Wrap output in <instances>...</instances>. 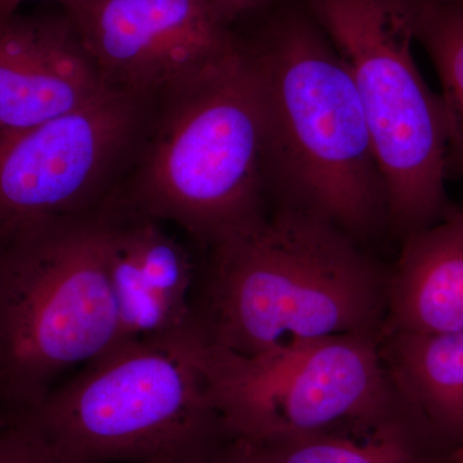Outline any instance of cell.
<instances>
[{
	"label": "cell",
	"instance_id": "16",
	"mask_svg": "<svg viewBox=\"0 0 463 463\" xmlns=\"http://www.w3.org/2000/svg\"><path fill=\"white\" fill-rule=\"evenodd\" d=\"M0 463H58L41 432L25 416L0 426Z\"/></svg>",
	"mask_w": 463,
	"mask_h": 463
},
{
	"label": "cell",
	"instance_id": "8",
	"mask_svg": "<svg viewBox=\"0 0 463 463\" xmlns=\"http://www.w3.org/2000/svg\"><path fill=\"white\" fill-rule=\"evenodd\" d=\"M148 109L106 88L81 108L0 141V230L102 206Z\"/></svg>",
	"mask_w": 463,
	"mask_h": 463
},
{
	"label": "cell",
	"instance_id": "9",
	"mask_svg": "<svg viewBox=\"0 0 463 463\" xmlns=\"http://www.w3.org/2000/svg\"><path fill=\"white\" fill-rule=\"evenodd\" d=\"M61 8L103 85L149 108L242 52L209 0H70Z\"/></svg>",
	"mask_w": 463,
	"mask_h": 463
},
{
	"label": "cell",
	"instance_id": "1",
	"mask_svg": "<svg viewBox=\"0 0 463 463\" xmlns=\"http://www.w3.org/2000/svg\"><path fill=\"white\" fill-rule=\"evenodd\" d=\"M207 250L194 327L214 352L255 361L327 337L383 334L389 268L321 216L277 205Z\"/></svg>",
	"mask_w": 463,
	"mask_h": 463
},
{
	"label": "cell",
	"instance_id": "12",
	"mask_svg": "<svg viewBox=\"0 0 463 463\" xmlns=\"http://www.w3.org/2000/svg\"><path fill=\"white\" fill-rule=\"evenodd\" d=\"M463 330V205L402 241L389 268L383 332Z\"/></svg>",
	"mask_w": 463,
	"mask_h": 463
},
{
	"label": "cell",
	"instance_id": "23",
	"mask_svg": "<svg viewBox=\"0 0 463 463\" xmlns=\"http://www.w3.org/2000/svg\"><path fill=\"white\" fill-rule=\"evenodd\" d=\"M455 2H458L461 3V5H463V0H455Z\"/></svg>",
	"mask_w": 463,
	"mask_h": 463
},
{
	"label": "cell",
	"instance_id": "11",
	"mask_svg": "<svg viewBox=\"0 0 463 463\" xmlns=\"http://www.w3.org/2000/svg\"><path fill=\"white\" fill-rule=\"evenodd\" d=\"M103 90L62 8L0 14V141L81 108Z\"/></svg>",
	"mask_w": 463,
	"mask_h": 463
},
{
	"label": "cell",
	"instance_id": "15",
	"mask_svg": "<svg viewBox=\"0 0 463 463\" xmlns=\"http://www.w3.org/2000/svg\"><path fill=\"white\" fill-rule=\"evenodd\" d=\"M412 9L416 42L428 52L440 81L447 175L463 181V5L455 0H412Z\"/></svg>",
	"mask_w": 463,
	"mask_h": 463
},
{
	"label": "cell",
	"instance_id": "17",
	"mask_svg": "<svg viewBox=\"0 0 463 463\" xmlns=\"http://www.w3.org/2000/svg\"><path fill=\"white\" fill-rule=\"evenodd\" d=\"M268 2L269 0H209L216 16L231 29L237 21L255 14Z\"/></svg>",
	"mask_w": 463,
	"mask_h": 463
},
{
	"label": "cell",
	"instance_id": "10",
	"mask_svg": "<svg viewBox=\"0 0 463 463\" xmlns=\"http://www.w3.org/2000/svg\"><path fill=\"white\" fill-rule=\"evenodd\" d=\"M108 206L105 261L118 319L115 346L196 330L200 265L190 250L164 230L163 222L114 197Z\"/></svg>",
	"mask_w": 463,
	"mask_h": 463
},
{
	"label": "cell",
	"instance_id": "22",
	"mask_svg": "<svg viewBox=\"0 0 463 463\" xmlns=\"http://www.w3.org/2000/svg\"><path fill=\"white\" fill-rule=\"evenodd\" d=\"M9 420V417L5 416V414H3L0 412V426L5 425V422H7Z\"/></svg>",
	"mask_w": 463,
	"mask_h": 463
},
{
	"label": "cell",
	"instance_id": "4",
	"mask_svg": "<svg viewBox=\"0 0 463 463\" xmlns=\"http://www.w3.org/2000/svg\"><path fill=\"white\" fill-rule=\"evenodd\" d=\"M20 416L58 463H203L230 440L196 331L112 347Z\"/></svg>",
	"mask_w": 463,
	"mask_h": 463
},
{
	"label": "cell",
	"instance_id": "7",
	"mask_svg": "<svg viewBox=\"0 0 463 463\" xmlns=\"http://www.w3.org/2000/svg\"><path fill=\"white\" fill-rule=\"evenodd\" d=\"M230 439L373 428L403 411L380 336L343 335L246 361L206 346Z\"/></svg>",
	"mask_w": 463,
	"mask_h": 463
},
{
	"label": "cell",
	"instance_id": "20",
	"mask_svg": "<svg viewBox=\"0 0 463 463\" xmlns=\"http://www.w3.org/2000/svg\"><path fill=\"white\" fill-rule=\"evenodd\" d=\"M450 459H452L453 463H463V441L452 450Z\"/></svg>",
	"mask_w": 463,
	"mask_h": 463
},
{
	"label": "cell",
	"instance_id": "3",
	"mask_svg": "<svg viewBox=\"0 0 463 463\" xmlns=\"http://www.w3.org/2000/svg\"><path fill=\"white\" fill-rule=\"evenodd\" d=\"M263 102L242 44L230 65L148 109L125 207L210 248L267 214Z\"/></svg>",
	"mask_w": 463,
	"mask_h": 463
},
{
	"label": "cell",
	"instance_id": "14",
	"mask_svg": "<svg viewBox=\"0 0 463 463\" xmlns=\"http://www.w3.org/2000/svg\"><path fill=\"white\" fill-rule=\"evenodd\" d=\"M380 354L392 388L450 450L463 441V330L383 332Z\"/></svg>",
	"mask_w": 463,
	"mask_h": 463
},
{
	"label": "cell",
	"instance_id": "19",
	"mask_svg": "<svg viewBox=\"0 0 463 463\" xmlns=\"http://www.w3.org/2000/svg\"><path fill=\"white\" fill-rule=\"evenodd\" d=\"M26 2H30V0H0V14H14V12L20 11L21 5ZM54 2L62 5V3L70 2V0H54Z\"/></svg>",
	"mask_w": 463,
	"mask_h": 463
},
{
	"label": "cell",
	"instance_id": "6",
	"mask_svg": "<svg viewBox=\"0 0 463 463\" xmlns=\"http://www.w3.org/2000/svg\"><path fill=\"white\" fill-rule=\"evenodd\" d=\"M307 5L354 81L385 184L389 231L402 242L455 207L446 190L443 105L413 56L412 0Z\"/></svg>",
	"mask_w": 463,
	"mask_h": 463
},
{
	"label": "cell",
	"instance_id": "21",
	"mask_svg": "<svg viewBox=\"0 0 463 463\" xmlns=\"http://www.w3.org/2000/svg\"><path fill=\"white\" fill-rule=\"evenodd\" d=\"M432 463H453L452 459H450V455H448L446 457H443V458H439L437 461H434Z\"/></svg>",
	"mask_w": 463,
	"mask_h": 463
},
{
	"label": "cell",
	"instance_id": "2",
	"mask_svg": "<svg viewBox=\"0 0 463 463\" xmlns=\"http://www.w3.org/2000/svg\"><path fill=\"white\" fill-rule=\"evenodd\" d=\"M257 75L269 190L364 246L389 230L385 184L361 99L315 18L288 14L242 42Z\"/></svg>",
	"mask_w": 463,
	"mask_h": 463
},
{
	"label": "cell",
	"instance_id": "5",
	"mask_svg": "<svg viewBox=\"0 0 463 463\" xmlns=\"http://www.w3.org/2000/svg\"><path fill=\"white\" fill-rule=\"evenodd\" d=\"M108 201L87 214L0 230V412H30L54 381L115 346Z\"/></svg>",
	"mask_w": 463,
	"mask_h": 463
},
{
	"label": "cell",
	"instance_id": "18",
	"mask_svg": "<svg viewBox=\"0 0 463 463\" xmlns=\"http://www.w3.org/2000/svg\"><path fill=\"white\" fill-rule=\"evenodd\" d=\"M225 443H227V441H225ZM225 443L216 450L214 455L203 463H242L239 461L236 457L232 456L231 453L228 452L227 448H225Z\"/></svg>",
	"mask_w": 463,
	"mask_h": 463
},
{
	"label": "cell",
	"instance_id": "13",
	"mask_svg": "<svg viewBox=\"0 0 463 463\" xmlns=\"http://www.w3.org/2000/svg\"><path fill=\"white\" fill-rule=\"evenodd\" d=\"M242 463H432L452 450L408 408L367 429L230 439Z\"/></svg>",
	"mask_w": 463,
	"mask_h": 463
}]
</instances>
